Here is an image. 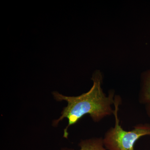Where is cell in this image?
I'll list each match as a JSON object with an SVG mask.
<instances>
[{
    "label": "cell",
    "mask_w": 150,
    "mask_h": 150,
    "mask_svg": "<svg viewBox=\"0 0 150 150\" xmlns=\"http://www.w3.org/2000/svg\"><path fill=\"white\" fill-rule=\"evenodd\" d=\"M91 80L93 85L86 93L76 96H64L57 91L52 93L54 99L58 101H66L67 105L61 112V116L54 120L52 126L56 127L65 118L68 120V124L64 131L63 137L68 139V129L77 123L84 115H90L95 123H98L106 117L113 115L115 93L110 90L108 94L105 93L102 88L103 76L96 70L93 74Z\"/></svg>",
    "instance_id": "6da1fadb"
},
{
    "label": "cell",
    "mask_w": 150,
    "mask_h": 150,
    "mask_svg": "<svg viewBox=\"0 0 150 150\" xmlns=\"http://www.w3.org/2000/svg\"><path fill=\"white\" fill-rule=\"evenodd\" d=\"M121 102V97L115 95L113 113L115 124L105 133L103 143L108 150H135L134 146L138 140L142 137L150 136V123H139L131 131L124 130L120 124L118 116Z\"/></svg>",
    "instance_id": "7a4b0ae2"
},
{
    "label": "cell",
    "mask_w": 150,
    "mask_h": 150,
    "mask_svg": "<svg viewBox=\"0 0 150 150\" xmlns=\"http://www.w3.org/2000/svg\"><path fill=\"white\" fill-rule=\"evenodd\" d=\"M138 101L140 104L144 105L150 103V69L143 72L141 74Z\"/></svg>",
    "instance_id": "3957f363"
},
{
    "label": "cell",
    "mask_w": 150,
    "mask_h": 150,
    "mask_svg": "<svg viewBox=\"0 0 150 150\" xmlns=\"http://www.w3.org/2000/svg\"><path fill=\"white\" fill-rule=\"evenodd\" d=\"M80 149L78 150H108L105 147L103 139L101 137H94L81 140L79 144ZM60 150H74L62 149Z\"/></svg>",
    "instance_id": "277c9868"
},
{
    "label": "cell",
    "mask_w": 150,
    "mask_h": 150,
    "mask_svg": "<svg viewBox=\"0 0 150 150\" xmlns=\"http://www.w3.org/2000/svg\"><path fill=\"white\" fill-rule=\"evenodd\" d=\"M145 109L146 113L149 118H150V103L148 104L145 105Z\"/></svg>",
    "instance_id": "5b68a950"
}]
</instances>
